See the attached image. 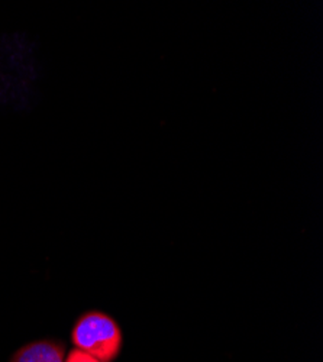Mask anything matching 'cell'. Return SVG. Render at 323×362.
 <instances>
[{
    "label": "cell",
    "instance_id": "obj_1",
    "mask_svg": "<svg viewBox=\"0 0 323 362\" xmlns=\"http://www.w3.org/2000/svg\"><path fill=\"white\" fill-rule=\"evenodd\" d=\"M74 346L100 362H113L124 344L122 330L116 320L102 312H87L78 317L71 330Z\"/></svg>",
    "mask_w": 323,
    "mask_h": 362
},
{
    "label": "cell",
    "instance_id": "obj_2",
    "mask_svg": "<svg viewBox=\"0 0 323 362\" xmlns=\"http://www.w3.org/2000/svg\"><path fill=\"white\" fill-rule=\"evenodd\" d=\"M66 348L52 341H38L22 346L11 362H64Z\"/></svg>",
    "mask_w": 323,
    "mask_h": 362
},
{
    "label": "cell",
    "instance_id": "obj_3",
    "mask_svg": "<svg viewBox=\"0 0 323 362\" xmlns=\"http://www.w3.org/2000/svg\"><path fill=\"white\" fill-rule=\"evenodd\" d=\"M64 362H100V361H98L96 358H93L89 354H86V352L74 348V349H71L69 352V355H67Z\"/></svg>",
    "mask_w": 323,
    "mask_h": 362
}]
</instances>
